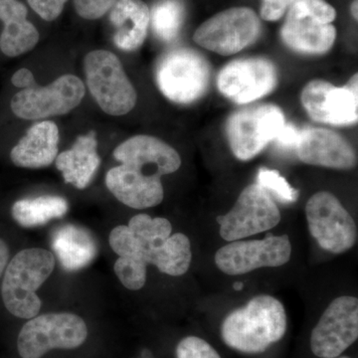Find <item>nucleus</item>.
<instances>
[{"mask_svg":"<svg viewBox=\"0 0 358 358\" xmlns=\"http://www.w3.org/2000/svg\"><path fill=\"white\" fill-rule=\"evenodd\" d=\"M173 226L166 218L138 214L128 225H120L109 237L110 248L120 257L129 258L173 277L185 275L192 260V245L182 233L171 235Z\"/></svg>","mask_w":358,"mask_h":358,"instance_id":"1","label":"nucleus"},{"mask_svg":"<svg viewBox=\"0 0 358 358\" xmlns=\"http://www.w3.org/2000/svg\"><path fill=\"white\" fill-rule=\"evenodd\" d=\"M287 329L288 317L281 301L261 294L223 320L220 338L234 352L259 355L280 343Z\"/></svg>","mask_w":358,"mask_h":358,"instance_id":"2","label":"nucleus"},{"mask_svg":"<svg viewBox=\"0 0 358 358\" xmlns=\"http://www.w3.org/2000/svg\"><path fill=\"white\" fill-rule=\"evenodd\" d=\"M55 256L42 248L22 250L13 257L4 271L1 296L14 317L30 320L39 315L42 301L37 289L50 277Z\"/></svg>","mask_w":358,"mask_h":358,"instance_id":"3","label":"nucleus"},{"mask_svg":"<svg viewBox=\"0 0 358 358\" xmlns=\"http://www.w3.org/2000/svg\"><path fill=\"white\" fill-rule=\"evenodd\" d=\"M84 71L89 92L103 113L121 117L136 107L138 94L113 52H89L84 58Z\"/></svg>","mask_w":358,"mask_h":358,"instance_id":"4","label":"nucleus"},{"mask_svg":"<svg viewBox=\"0 0 358 358\" xmlns=\"http://www.w3.org/2000/svg\"><path fill=\"white\" fill-rule=\"evenodd\" d=\"M89 329L79 315L50 313L28 320L17 338L21 358H42L52 350H76L86 343Z\"/></svg>","mask_w":358,"mask_h":358,"instance_id":"5","label":"nucleus"},{"mask_svg":"<svg viewBox=\"0 0 358 358\" xmlns=\"http://www.w3.org/2000/svg\"><path fill=\"white\" fill-rule=\"evenodd\" d=\"M336 9L324 0H296L282 27V41L300 53H326L336 41Z\"/></svg>","mask_w":358,"mask_h":358,"instance_id":"6","label":"nucleus"},{"mask_svg":"<svg viewBox=\"0 0 358 358\" xmlns=\"http://www.w3.org/2000/svg\"><path fill=\"white\" fill-rule=\"evenodd\" d=\"M86 95V86L75 75H63L47 86L21 90L13 96L10 109L26 121H39L68 114Z\"/></svg>","mask_w":358,"mask_h":358,"instance_id":"7","label":"nucleus"},{"mask_svg":"<svg viewBox=\"0 0 358 358\" xmlns=\"http://www.w3.org/2000/svg\"><path fill=\"white\" fill-rule=\"evenodd\" d=\"M155 75L160 92L169 100L190 103L199 100L206 91L210 68L197 52L176 49L162 58Z\"/></svg>","mask_w":358,"mask_h":358,"instance_id":"8","label":"nucleus"},{"mask_svg":"<svg viewBox=\"0 0 358 358\" xmlns=\"http://www.w3.org/2000/svg\"><path fill=\"white\" fill-rule=\"evenodd\" d=\"M260 33V18L253 9L232 7L202 23L193 39L207 50L232 55L253 44Z\"/></svg>","mask_w":358,"mask_h":358,"instance_id":"9","label":"nucleus"},{"mask_svg":"<svg viewBox=\"0 0 358 358\" xmlns=\"http://www.w3.org/2000/svg\"><path fill=\"white\" fill-rule=\"evenodd\" d=\"M306 216L310 234L320 248L341 254L357 243V224L333 193L313 194L306 205Z\"/></svg>","mask_w":358,"mask_h":358,"instance_id":"10","label":"nucleus"},{"mask_svg":"<svg viewBox=\"0 0 358 358\" xmlns=\"http://www.w3.org/2000/svg\"><path fill=\"white\" fill-rule=\"evenodd\" d=\"M280 221L281 212L258 183L247 186L232 209L217 217L220 236L229 242L273 229Z\"/></svg>","mask_w":358,"mask_h":358,"instance_id":"11","label":"nucleus"},{"mask_svg":"<svg viewBox=\"0 0 358 358\" xmlns=\"http://www.w3.org/2000/svg\"><path fill=\"white\" fill-rule=\"evenodd\" d=\"M284 124V114L273 105L258 106L235 113L226 127L233 154L240 160L253 159L275 140Z\"/></svg>","mask_w":358,"mask_h":358,"instance_id":"12","label":"nucleus"},{"mask_svg":"<svg viewBox=\"0 0 358 358\" xmlns=\"http://www.w3.org/2000/svg\"><path fill=\"white\" fill-rule=\"evenodd\" d=\"M358 338V300L341 296L329 303L310 336V352L317 358H338Z\"/></svg>","mask_w":358,"mask_h":358,"instance_id":"13","label":"nucleus"},{"mask_svg":"<svg viewBox=\"0 0 358 358\" xmlns=\"http://www.w3.org/2000/svg\"><path fill=\"white\" fill-rule=\"evenodd\" d=\"M292 244L287 235L261 240H236L215 254L219 270L230 275H244L256 268L281 267L289 262Z\"/></svg>","mask_w":358,"mask_h":358,"instance_id":"14","label":"nucleus"},{"mask_svg":"<svg viewBox=\"0 0 358 358\" xmlns=\"http://www.w3.org/2000/svg\"><path fill=\"white\" fill-rule=\"evenodd\" d=\"M277 73L273 63L264 58L239 59L219 73V91L237 103L258 100L274 90Z\"/></svg>","mask_w":358,"mask_h":358,"instance_id":"15","label":"nucleus"},{"mask_svg":"<svg viewBox=\"0 0 358 358\" xmlns=\"http://www.w3.org/2000/svg\"><path fill=\"white\" fill-rule=\"evenodd\" d=\"M357 98L345 86L338 88L322 80L310 81L301 95V103L313 121L331 124L357 122Z\"/></svg>","mask_w":358,"mask_h":358,"instance_id":"16","label":"nucleus"},{"mask_svg":"<svg viewBox=\"0 0 358 358\" xmlns=\"http://www.w3.org/2000/svg\"><path fill=\"white\" fill-rule=\"evenodd\" d=\"M296 148L299 159L312 166L346 171L357 164L352 145L343 136L329 129H303L300 131Z\"/></svg>","mask_w":358,"mask_h":358,"instance_id":"17","label":"nucleus"},{"mask_svg":"<svg viewBox=\"0 0 358 358\" xmlns=\"http://www.w3.org/2000/svg\"><path fill=\"white\" fill-rule=\"evenodd\" d=\"M105 181L115 199L131 208H150L164 200L162 178L145 176L129 164H121L110 169Z\"/></svg>","mask_w":358,"mask_h":358,"instance_id":"18","label":"nucleus"},{"mask_svg":"<svg viewBox=\"0 0 358 358\" xmlns=\"http://www.w3.org/2000/svg\"><path fill=\"white\" fill-rule=\"evenodd\" d=\"M60 133L56 122L44 120L26 131L10 152L14 166L38 169L51 166L58 155Z\"/></svg>","mask_w":358,"mask_h":358,"instance_id":"19","label":"nucleus"},{"mask_svg":"<svg viewBox=\"0 0 358 358\" xmlns=\"http://www.w3.org/2000/svg\"><path fill=\"white\" fill-rule=\"evenodd\" d=\"M27 17V7L20 0H0V51L7 57H18L38 44L39 31Z\"/></svg>","mask_w":358,"mask_h":358,"instance_id":"20","label":"nucleus"},{"mask_svg":"<svg viewBox=\"0 0 358 358\" xmlns=\"http://www.w3.org/2000/svg\"><path fill=\"white\" fill-rule=\"evenodd\" d=\"M54 162L66 183L78 189L88 187L101 164L95 131L78 136L73 147L59 154Z\"/></svg>","mask_w":358,"mask_h":358,"instance_id":"21","label":"nucleus"},{"mask_svg":"<svg viewBox=\"0 0 358 358\" xmlns=\"http://www.w3.org/2000/svg\"><path fill=\"white\" fill-rule=\"evenodd\" d=\"M110 21L115 28V46L134 51L147 38L150 10L143 0H117L110 9Z\"/></svg>","mask_w":358,"mask_h":358,"instance_id":"22","label":"nucleus"},{"mask_svg":"<svg viewBox=\"0 0 358 358\" xmlns=\"http://www.w3.org/2000/svg\"><path fill=\"white\" fill-rule=\"evenodd\" d=\"M114 157L121 164H150L176 173L181 166L180 155L164 141L145 134L131 136L114 150Z\"/></svg>","mask_w":358,"mask_h":358,"instance_id":"23","label":"nucleus"},{"mask_svg":"<svg viewBox=\"0 0 358 358\" xmlns=\"http://www.w3.org/2000/svg\"><path fill=\"white\" fill-rule=\"evenodd\" d=\"M52 248L62 267L69 272L86 267L98 254V246L91 233L73 224L56 230L52 238Z\"/></svg>","mask_w":358,"mask_h":358,"instance_id":"24","label":"nucleus"},{"mask_svg":"<svg viewBox=\"0 0 358 358\" xmlns=\"http://www.w3.org/2000/svg\"><path fill=\"white\" fill-rule=\"evenodd\" d=\"M69 209L67 200L60 196L44 195L36 199L17 200L11 208L16 223L24 228L45 225L52 219L61 218Z\"/></svg>","mask_w":358,"mask_h":358,"instance_id":"25","label":"nucleus"},{"mask_svg":"<svg viewBox=\"0 0 358 358\" xmlns=\"http://www.w3.org/2000/svg\"><path fill=\"white\" fill-rule=\"evenodd\" d=\"M185 9L178 0H162L150 13L154 31L164 41L176 39L182 25Z\"/></svg>","mask_w":358,"mask_h":358,"instance_id":"26","label":"nucleus"},{"mask_svg":"<svg viewBox=\"0 0 358 358\" xmlns=\"http://www.w3.org/2000/svg\"><path fill=\"white\" fill-rule=\"evenodd\" d=\"M147 268L131 259L119 257L115 261L114 271L124 288L138 291L147 282Z\"/></svg>","mask_w":358,"mask_h":358,"instance_id":"27","label":"nucleus"},{"mask_svg":"<svg viewBox=\"0 0 358 358\" xmlns=\"http://www.w3.org/2000/svg\"><path fill=\"white\" fill-rule=\"evenodd\" d=\"M258 185L262 186L266 192L274 193L278 199L286 203L296 201L299 196L298 190L292 187L286 178L277 171L261 169L258 173Z\"/></svg>","mask_w":358,"mask_h":358,"instance_id":"28","label":"nucleus"},{"mask_svg":"<svg viewBox=\"0 0 358 358\" xmlns=\"http://www.w3.org/2000/svg\"><path fill=\"white\" fill-rule=\"evenodd\" d=\"M174 353L176 358H222L208 341L194 334L179 339Z\"/></svg>","mask_w":358,"mask_h":358,"instance_id":"29","label":"nucleus"},{"mask_svg":"<svg viewBox=\"0 0 358 358\" xmlns=\"http://www.w3.org/2000/svg\"><path fill=\"white\" fill-rule=\"evenodd\" d=\"M117 0H73L75 10L85 20H96L110 13Z\"/></svg>","mask_w":358,"mask_h":358,"instance_id":"30","label":"nucleus"},{"mask_svg":"<svg viewBox=\"0 0 358 358\" xmlns=\"http://www.w3.org/2000/svg\"><path fill=\"white\" fill-rule=\"evenodd\" d=\"M33 11L45 21H54L64 10L68 0H26Z\"/></svg>","mask_w":358,"mask_h":358,"instance_id":"31","label":"nucleus"},{"mask_svg":"<svg viewBox=\"0 0 358 358\" xmlns=\"http://www.w3.org/2000/svg\"><path fill=\"white\" fill-rule=\"evenodd\" d=\"M294 1L296 0H263L261 17L268 21L279 20Z\"/></svg>","mask_w":358,"mask_h":358,"instance_id":"32","label":"nucleus"},{"mask_svg":"<svg viewBox=\"0 0 358 358\" xmlns=\"http://www.w3.org/2000/svg\"><path fill=\"white\" fill-rule=\"evenodd\" d=\"M299 138H300V131L294 128L293 124H284V127L275 138V143L282 148H296Z\"/></svg>","mask_w":358,"mask_h":358,"instance_id":"33","label":"nucleus"},{"mask_svg":"<svg viewBox=\"0 0 358 358\" xmlns=\"http://www.w3.org/2000/svg\"><path fill=\"white\" fill-rule=\"evenodd\" d=\"M11 83L16 88L22 90L36 86L34 75H33L31 71L26 69V68H21V69L14 73L13 77H11Z\"/></svg>","mask_w":358,"mask_h":358,"instance_id":"34","label":"nucleus"},{"mask_svg":"<svg viewBox=\"0 0 358 358\" xmlns=\"http://www.w3.org/2000/svg\"><path fill=\"white\" fill-rule=\"evenodd\" d=\"M9 254L10 252H9L8 246L3 240L0 239V278L8 265Z\"/></svg>","mask_w":358,"mask_h":358,"instance_id":"35","label":"nucleus"},{"mask_svg":"<svg viewBox=\"0 0 358 358\" xmlns=\"http://www.w3.org/2000/svg\"><path fill=\"white\" fill-rule=\"evenodd\" d=\"M357 9H358L357 0H355V1H353L352 4V13L353 17H355V20H357L358 18Z\"/></svg>","mask_w":358,"mask_h":358,"instance_id":"36","label":"nucleus"},{"mask_svg":"<svg viewBox=\"0 0 358 358\" xmlns=\"http://www.w3.org/2000/svg\"><path fill=\"white\" fill-rule=\"evenodd\" d=\"M243 282H235L234 285H233V289H234L235 291H241V289H243Z\"/></svg>","mask_w":358,"mask_h":358,"instance_id":"37","label":"nucleus"},{"mask_svg":"<svg viewBox=\"0 0 358 358\" xmlns=\"http://www.w3.org/2000/svg\"><path fill=\"white\" fill-rule=\"evenodd\" d=\"M136 358H155V357H152V355H150V352H148V350H145V352H141V355H140V357H138Z\"/></svg>","mask_w":358,"mask_h":358,"instance_id":"38","label":"nucleus"},{"mask_svg":"<svg viewBox=\"0 0 358 358\" xmlns=\"http://www.w3.org/2000/svg\"><path fill=\"white\" fill-rule=\"evenodd\" d=\"M338 358H352V357H348V355H341V357H339Z\"/></svg>","mask_w":358,"mask_h":358,"instance_id":"39","label":"nucleus"}]
</instances>
